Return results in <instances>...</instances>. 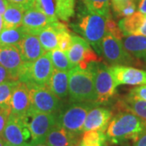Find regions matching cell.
<instances>
[{
    "instance_id": "1",
    "label": "cell",
    "mask_w": 146,
    "mask_h": 146,
    "mask_svg": "<svg viewBox=\"0 0 146 146\" xmlns=\"http://www.w3.org/2000/svg\"><path fill=\"white\" fill-rule=\"evenodd\" d=\"M146 132V121L133 113L120 110L110 121L106 129L107 140L112 144L135 141Z\"/></svg>"
},
{
    "instance_id": "2",
    "label": "cell",
    "mask_w": 146,
    "mask_h": 146,
    "mask_svg": "<svg viewBox=\"0 0 146 146\" xmlns=\"http://www.w3.org/2000/svg\"><path fill=\"white\" fill-rule=\"evenodd\" d=\"M69 96L72 102H91L96 105V90L94 84V68L76 66L69 72Z\"/></svg>"
},
{
    "instance_id": "3",
    "label": "cell",
    "mask_w": 146,
    "mask_h": 146,
    "mask_svg": "<svg viewBox=\"0 0 146 146\" xmlns=\"http://www.w3.org/2000/svg\"><path fill=\"white\" fill-rule=\"evenodd\" d=\"M106 17L85 8L79 15L78 21L75 27L76 31L82 35L83 38L92 45L98 52L101 51L102 41L106 33Z\"/></svg>"
},
{
    "instance_id": "4",
    "label": "cell",
    "mask_w": 146,
    "mask_h": 146,
    "mask_svg": "<svg viewBox=\"0 0 146 146\" xmlns=\"http://www.w3.org/2000/svg\"><path fill=\"white\" fill-rule=\"evenodd\" d=\"M95 104L91 102H72L60 110L58 114V123L65 129L80 136L87 115Z\"/></svg>"
},
{
    "instance_id": "5",
    "label": "cell",
    "mask_w": 146,
    "mask_h": 146,
    "mask_svg": "<svg viewBox=\"0 0 146 146\" xmlns=\"http://www.w3.org/2000/svg\"><path fill=\"white\" fill-rule=\"evenodd\" d=\"M27 84V83H26ZM30 91L29 110L58 115L62 109L60 99L46 85L27 84Z\"/></svg>"
},
{
    "instance_id": "6",
    "label": "cell",
    "mask_w": 146,
    "mask_h": 146,
    "mask_svg": "<svg viewBox=\"0 0 146 146\" xmlns=\"http://www.w3.org/2000/svg\"><path fill=\"white\" fill-rule=\"evenodd\" d=\"M22 119L30 131L31 144L44 142L49 131L58 123V115L37 112L32 110H29Z\"/></svg>"
},
{
    "instance_id": "7",
    "label": "cell",
    "mask_w": 146,
    "mask_h": 146,
    "mask_svg": "<svg viewBox=\"0 0 146 146\" xmlns=\"http://www.w3.org/2000/svg\"><path fill=\"white\" fill-rule=\"evenodd\" d=\"M54 70V68L48 51L31 64H25L19 80L27 84L46 85L51 77Z\"/></svg>"
},
{
    "instance_id": "8",
    "label": "cell",
    "mask_w": 146,
    "mask_h": 146,
    "mask_svg": "<svg viewBox=\"0 0 146 146\" xmlns=\"http://www.w3.org/2000/svg\"><path fill=\"white\" fill-rule=\"evenodd\" d=\"M94 84L96 90V104L106 105L115 96L116 84L110 72L109 68L104 64H98L94 68Z\"/></svg>"
},
{
    "instance_id": "9",
    "label": "cell",
    "mask_w": 146,
    "mask_h": 146,
    "mask_svg": "<svg viewBox=\"0 0 146 146\" xmlns=\"http://www.w3.org/2000/svg\"><path fill=\"white\" fill-rule=\"evenodd\" d=\"M33 7L49 17L68 21L75 15L76 0H34Z\"/></svg>"
},
{
    "instance_id": "10",
    "label": "cell",
    "mask_w": 146,
    "mask_h": 146,
    "mask_svg": "<svg viewBox=\"0 0 146 146\" xmlns=\"http://www.w3.org/2000/svg\"><path fill=\"white\" fill-rule=\"evenodd\" d=\"M101 51L106 60L113 65H126L133 63L134 59L125 50L122 40L108 33H106L101 44Z\"/></svg>"
},
{
    "instance_id": "11",
    "label": "cell",
    "mask_w": 146,
    "mask_h": 146,
    "mask_svg": "<svg viewBox=\"0 0 146 146\" xmlns=\"http://www.w3.org/2000/svg\"><path fill=\"white\" fill-rule=\"evenodd\" d=\"M2 138L6 143L20 146H29L31 134L22 118L9 115Z\"/></svg>"
},
{
    "instance_id": "12",
    "label": "cell",
    "mask_w": 146,
    "mask_h": 146,
    "mask_svg": "<svg viewBox=\"0 0 146 146\" xmlns=\"http://www.w3.org/2000/svg\"><path fill=\"white\" fill-rule=\"evenodd\" d=\"M110 72L116 85H144L146 84V71L126 65H112Z\"/></svg>"
},
{
    "instance_id": "13",
    "label": "cell",
    "mask_w": 146,
    "mask_h": 146,
    "mask_svg": "<svg viewBox=\"0 0 146 146\" xmlns=\"http://www.w3.org/2000/svg\"><path fill=\"white\" fill-rule=\"evenodd\" d=\"M0 65L5 68L15 80H19L25 63L17 46H0Z\"/></svg>"
},
{
    "instance_id": "14",
    "label": "cell",
    "mask_w": 146,
    "mask_h": 146,
    "mask_svg": "<svg viewBox=\"0 0 146 146\" xmlns=\"http://www.w3.org/2000/svg\"><path fill=\"white\" fill-rule=\"evenodd\" d=\"M55 21L58 20L47 16L33 7L25 11L23 17L22 26L25 29L28 33L37 35L45 28L50 25Z\"/></svg>"
},
{
    "instance_id": "15",
    "label": "cell",
    "mask_w": 146,
    "mask_h": 146,
    "mask_svg": "<svg viewBox=\"0 0 146 146\" xmlns=\"http://www.w3.org/2000/svg\"><path fill=\"white\" fill-rule=\"evenodd\" d=\"M30 108V91L28 84L20 81L10 102L11 115L24 118Z\"/></svg>"
},
{
    "instance_id": "16",
    "label": "cell",
    "mask_w": 146,
    "mask_h": 146,
    "mask_svg": "<svg viewBox=\"0 0 146 146\" xmlns=\"http://www.w3.org/2000/svg\"><path fill=\"white\" fill-rule=\"evenodd\" d=\"M25 64H31L46 52L43 49L37 35L27 33L17 46Z\"/></svg>"
},
{
    "instance_id": "17",
    "label": "cell",
    "mask_w": 146,
    "mask_h": 146,
    "mask_svg": "<svg viewBox=\"0 0 146 146\" xmlns=\"http://www.w3.org/2000/svg\"><path fill=\"white\" fill-rule=\"evenodd\" d=\"M112 118V111L104 107H93L87 115L83 132L91 130L106 131Z\"/></svg>"
},
{
    "instance_id": "18",
    "label": "cell",
    "mask_w": 146,
    "mask_h": 146,
    "mask_svg": "<svg viewBox=\"0 0 146 146\" xmlns=\"http://www.w3.org/2000/svg\"><path fill=\"white\" fill-rule=\"evenodd\" d=\"M79 137L57 123L49 131L45 142L47 146H77Z\"/></svg>"
},
{
    "instance_id": "19",
    "label": "cell",
    "mask_w": 146,
    "mask_h": 146,
    "mask_svg": "<svg viewBox=\"0 0 146 146\" xmlns=\"http://www.w3.org/2000/svg\"><path fill=\"white\" fill-rule=\"evenodd\" d=\"M119 26L124 36L141 35L146 36V16L140 11L123 18Z\"/></svg>"
},
{
    "instance_id": "20",
    "label": "cell",
    "mask_w": 146,
    "mask_h": 146,
    "mask_svg": "<svg viewBox=\"0 0 146 146\" xmlns=\"http://www.w3.org/2000/svg\"><path fill=\"white\" fill-rule=\"evenodd\" d=\"M59 99L66 98L69 94V73L54 69L46 84Z\"/></svg>"
},
{
    "instance_id": "21",
    "label": "cell",
    "mask_w": 146,
    "mask_h": 146,
    "mask_svg": "<svg viewBox=\"0 0 146 146\" xmlns=\"http://www.w3.org/2000/svg\"><path fill=\"white\" fill-rule=\"evenodd\" d=\"M125 50L136 58L146 60V36L127 35L122 39Z\"/></svg>"
},
{
    "instance_id": "22",
    "label": "cell",
    "mask_w": 146,
    "mask_h": 146,
    "mask_svg": "<svg viewBox=\"0 0 146 146\" xmlns=\"http://www.w3.org/2000/svg\"><path fill=\"white\" fill-rule=\"evenodd\" d=\"M72 44L68 52L66 53L70 62L76 67L78 66L82 62L85 54L91 47H90V44L84 38L77 36L76 34H72Z\"/></svg>"
},
{
    "instance_id": "23",
    "label": "cell",
    "mask_w": 146,
    "mask_h": 146,
    "mask_svg": "<svg viewBox=\"0 0 146 146\" xmlns=\"http://www.w3.org/2000/svg\"><path fill=\"white\" fill-rule=\"evenodd\" d=\"M25 9L20 6L8 3L5 12L2 16L3 26V29H11L22 26V21Z\"/></svg>"
},
{
    "instance_id": "24",
    "label": "cell",
    "mask_w": 146,
    "mask_h": 146,
    "mask_svg": "<svg viewBox=\"0 0 146 146\" xmlns=\"http://www.w3.org/2000/svg\"><path fill=\"white\" fill-rule=\"evenodd\" d=\"M120 110H126L133 113L142 119L146 121V102L136 98L127 96L124 99L120 100L118 103Z\"/></svg>"
},
{
    "instance_id": "25",
    "label": "cell",
    "mask_w": 146,
    "mask_h": 146,
    "mask_svg": "<svg viewBox=\"0 0 146 146\" xmlns=\"http://www.w3.org/2000/svg\"><path fill=\"white\" fill-rule=\"evenodd\" d=\"M56 21H57L53 22L50 25L45 28L43 30H42L37 34V36L39 38V41L41 42L43 49L46 52L58 49V31L55 26Z\"/></svg>"
},
{
    "instance_id": "26",
    "label": "cell",
    "mask_w": 146,
    "mask_h": 146,
    "mask_svg": "<svg viewBox=\"0 0 146 146\" xmlns=\"http://www.w3.org/2000/svg\"><path fill=\"white\" fill-rule=\"evenodd\" d=\"M27 33L23 26L3 29L0 32V46H18Z\"/></svg>"
},
{
    "instance_id": "27",
    "label": "cell",
    "mask_w": 146,
    "mask_h": 146,
    "mask_svg": "<svg viewBox=\"0 0 146 146\" xmlns=\"http://www.w3.org/2000/svg\"><path fill=\"white\" fill-rule=\"evenodd\" d=\"M107 136L104 131L91 130L84 131L79 145L83 146H107Z\"/></svg>"
},
{
    "instance_id": "28",
    "label": "cell",
    "mask_w": 146,
    "mask_h": 146,
    "mask_svg": "<svg viewBox=\"0 0 146 146\" xmlns=\"http://www.w3.org/2000/svg\"><path fill=\"white\" fill-rule=\"evenodd\" d=\"M49 52L54 69L63 72H69L75 67L70 62L66 52H63L59 49H55Z\"/></svg>"
},
{
    "instance_id": "29",
    "label": "cell",
    "mask_w": 146,
    "mask_h": 146,
    "mask_svg": "<svg viewBox=\"0 0 146 146\" xmlns=\"http://www.w3.org/2000/svg\"><path fill=\"white\" fill-rule=\"evenodd\" d=\"M113 11L118 17H127L136 12V0H111Z\"/></svg>"
},
{
    "instance_id": "30",
    "label": "cell",
    "mask_w": 146,
    "mask_h": 146,
    "mask_svg": "<svg viewBox=\"0 0 146 146\" xmlns=\"http://www.w3.org/2000/svg\"><path fill=\"white\" fill-rule=\"evenodd\" d=\"M20 80H10L0 84V106L10 109V102L14 90L18 86Z\"/></svg>"
},
{
    "instance_id": "31",
    "label": "cell",
    "mask_w": 146,
    "mask_h": 146,
    "mask_svg": "<svg viewBox=\"0 0 146 146\" xmlns=\"http://www.w3.org/2000/svg\"><path fill=\"white\" fill-rule=\"evenodd\" d=\"M85 7L90 11L99 14L106 18L110 16V0H83Z\"/></svg>"
},
{
    "instance_id": "32",
    "label": "cell",
    "mask_w": 146,
    "mask_h": 146,
    "mask_svg": "<svg viewBox=\"0 0 146 146\" xmlns=\"http://www.w3.org/2000/svg\"><path fill=\"white\" fill-rule=\"evenodd\" d=\"M72 44V35L69 29L63 30L58 34V49L63 52H68Z\"/></svg>"
},
{
    "instance_id": "33",
    "label": "cell",
    "mask_w": 146,
    "mask_h": 146,
    "mask_svg": "<svg viewBox=\"0 0 146 146\" xmlns=\"http://www.w3.org/2000/svg\"><path fill=\"white\" fill-rule=\"evenodd\" d=\"M106 33H108L110 34H111L112 36H114L115 37L120 39V40H122L123 36H124L122 30L120 29L119 26L116 25V23L112 19L111 16H109L106 18Z\"/></svg>"
},
{
    "instance_id": "34",
    "label": "cell",
    "mask_w": 146,
    "mask_h": 146,
    "mask_svg": "<svg viewBox=\"0 0 146 146\" xmlns=\"http://www.w3.org/2000/svg\"><path fill=\"white\" fill-rule=\"evenodd\" d=\"M128 95L131 97H133V98H136L146 102V84L140 85L138 87L132 89Z\"/></svg>"
},
{
    "instance_id": "35",
    "label": "cell",
    "mask_w": 146,
    "mask_h": 146,
    "mask_svg": "<svg viewBox=\"0 0 146 146\" xmlns=\"http://www.w3.org/2000/svg\"><path fill=\"white\" fill-rule=\"evenodd\" d=\"M10 114L11 110L9 108H4L0 111V137H2V134L5 128Z\"/></svg>"
},
{
    "instance_id": "36",
    "label": "cell",
    "mask_w": 146,
    "mask_h": 146,
    "mask_svg": "<svg viewBox=\"0 0 146 146\" xmlns=\"http://www.w3.org/2000/svg\"><path fill=\"white\" fill-rule=\"evenodd\" d=\"M9 3L15 4L23 7L25 11L33 7L34 0H7Z\"/></svg>"
},
{
    "instance_id": "37",
    "label": "cell",
    "mask_w": 146,
    "mask_h": 146,
    "mask_svg": "<svg viewBox=\"0 0 146 146\" xmlns=\"http://www.w3.org/2000/svg\"><path fill=\"white\" fill-rule=\"evenodd\" d=\"M10 80H16L13 78L12 75L5 68L0 65V84L10 81Z\"/></svg>"
},
{
    "instance_id": "38",
    "label": "cell",
    "mask_w": 146,
    "mask_h": 146,
    "mask_svg": "<svg viewBox=\"0 0 146 146\" xmlns=\"http://www.w3.org/2000/svg\"><path fill=\"white\" fill-rule=\"evenodd\" d=\"M132 146H146V132L141 135L137 140L133 141Z\"/></svg>"
},
{
    "instance_id": "39",
    "label": "cell",
    "mask_w": 146,
    "mask_h": 146,
    "mask_svg": "<svg viewBox=\"0 0 146 146\" xmlns=\"http://www.w3.org/2000/svg\"><path fill=\"white\" fill-rule=\"evenodd\" d=\"M8 1L7 0H0V15L3 16L5 12L6 9L8 6Z\"/></svg>"
},
{
    "instance_id": "40",
    "label": "cell",
    "mask_w": 146,
    "mask_h": 146,
    "mask_svg": "<svg viewBox=\"0 0 146 146\" xmlns=\"http://www.w3.org/2000/svg\"><path fill=\"white\" fill-rule=\"evenodd\" d=\"M138 8L140 12L146 16V0H141Z\"/></svg>"
},
{
    "instance_id": "41",
    "label": "cell",
    "mask_w": 146,
    "mask_h": 146,
    "mask_svg": "<svg viewBox=\"0 0 146 146\" xmlns=\"http://www.w3.org/2000/svg\"><path fill=\"white\" fill-rule=\"evenodd\" d=\"M29 146H47L46 142H38V143H34V144H31Z\"/></svg>"
},
{
    "instance_id": "42",
    "label": "cell",
    "mask_w": 146,
    "mask_h": 146,
    "mask_svg": "<svg viewBox=\"0 0 146 146\" xmlns=\"http://www.w3.org/2000/svg\"><path fill=\"white\" fill-rule=\"evenodd\" d=\"M3 17L0 15V32L3 29Z\"/></svg>"
},
{
    "instance_id": "43",
    "label": "cell",
    "mask_w": 146,
    "mask_h": 146,
    "mask_svg": "<svg viewBox=\"0 0 146 146\" xmlns=\"http://www.w3.org/2000/svg\"><path fill=\"white\" fill-rule=\"evenodd\" d=\"M4 144H5V141L3 140L2 137H0V146H4Z\"/></svg>"
},
{
    "instance_id": "44",
    "label": "cell",
    "mask_w": 146,
    "mask_h": 146,
    "mask_svg": "<svg viewBox=\"0 0 146 146\" xmlns=\"http://www.w3.org/2000/svg\"><path fill=\"white\" fill-rule=\"evenodd\" d=\"M4 146H20V145H11V144H8V143H6L5 142Z\"/></svg>"
},
{
    "instance_id": "45",
    "label": "cell",
    "mask_w": 146,
    "mask_h": 146,
    "mask_svg": "<svg viewBox=\"0 0 146 146\" xmlns=\"http://www.w3.org/2000/svg\"><path fill=\"white\" fill-rule=\"evenodd\" d=\"M3 109H4V107H3V106H0V111H1Z\"/></svg>"
},
{
    "instance_id": "46",
    "label": "cell",
    "mask_w": 146,
    "mask_h": 146,
    "mask_svg": "<svg viewBox=\"0 0 146 146\" xmlns=\"http://www.w3.org/2000/svg\"><path fill=\"white\" fill-rule=\"evenodd\" d=\"M77 146H83V145H78Z\"/></svg>"
}]
</instances>
